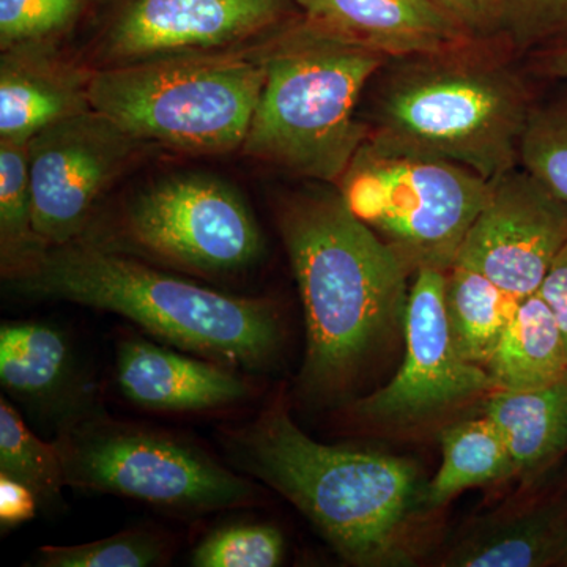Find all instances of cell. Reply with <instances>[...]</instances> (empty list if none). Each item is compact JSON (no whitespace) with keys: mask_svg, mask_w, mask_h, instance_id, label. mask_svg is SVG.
<instances>
[{"mask_svg":"<svg viewBox=\"0 0 567 567\" xmlns=\"http://www.w3.org/2000/svg\"><path fill=\"white\" fill-rule=\"evenodd\" d=\"M518 166L567 208V92L533 104L522 134Z\"/></svg>","mask_w":567,"mask_h":567,"instance_id":"cell-25","label":"cell"},{"mask_svg":"<svg viewBox=\"0 0 567 567\" xmlns=\"http://www.w3.org/2000/svg\"><path fill=\"white\" fill-rule=\"evenodd\" d=\"M503 41L539 50L567 37V0H499Z\"/></svg>","mask_w":567,"mask_h":567,"instance_id":"cell-29","label":"cell"},{"mask_svg":"<svg viewBox=\"0 0 567 567\" xmlns=\"http://www.w3.org/2000/svg\"><path fill=\"white\" fill-rule=\"evenodd\" d=\"M561 566H567V554H566L565 559H563Z\"/></svg>","mask_w":567,"mask_h":567,"instance_id":"cell-34","label":"cell"},{"mask_svg":"<svg viewBox=\"0 0 567 567\" xmlns=\"http://www.w3.org/2000/svg\"><path fill=\"white\" fill-rule=\"evenodd\" d=\"M37 505H39V499H37L31 488L11 480L9 476L0 475V524H2V532L31 520L35 516Z\"/></svg>","mask_w":567,"mask_h":567,"instance_id":"cell-31","label":"cell"},{"mask_svg":"<svg viewBox=\"0 0 567 567\" xmlns=\"http://www.w3.org/2000/svg\"><path fill=\"white\" fill-rule=\"evenodd\" d=\"M567 244V208L527 171L492 183L487 204L456 260L483 271L518 300L537 292Z\"/></svg>","mask_w":567,"mask_h":567,"instance_id":"cell-13","label":"cell"},{"mask_svg":"<svg viewBox=\"0 0 567 567\" xmlns=\"http://www.w3.org/2000/svg\"><path fill=\"white\" fill-rule=\"evenodd\" d=\"M265 81L241 152L338 183L368 140L363 92L391 59L298 14L259 40Z\"/></svg>","mask_w":567,"mask_h":567,"instance_id":"cell-5","label":"cell"},{"mask_svg":"<svg viewBox=\"0 0 567 567\" xmlns=\"http://www.w3.org/2000/svg\"><path fill=\"white\" fill-rule=\"evenodd\" d=\"M115 364L123 395L155 412L223 409L251 394L248 380L230 365L174 352L141 338L123 339Z\"/></svg>","mask_w":567,"mask_h":567,"instance_id":"cell-15","label":"cell"},{"mask_svg":"<svg viewBox=\"0 0 567 567\" xmlns=\"http://www.w3.org/2000/svg\"><path fill=\"white\" fill-rule=\"evenodd\" d=\"M442 451V466L424 488V503L431 507L445 505L466 488L517 475L505 439L486 415L446 427Z\"/></svg>","mask_w":567,"mask_h":567,"instance_id":"cell-22","label":"cell"},{"mask_svg":"<svg viewBox=\"0 0 567 567\" xmlns=\"http://www.w3.org/2000/svg\"><path fill=\"white\" fill-rule=\"evenodd\" d=\"M6 282L29 300L125 317L167 344L230 368L262 369L281 347V319L268 298L219 292L84 237L48 248Z\"/></svg>","mask_w":567,"mask_h":567,"instance_id":"cell-2","label":"cell"},{"mask_svg":"<svg viewBox=\"0 0 567 567\" xmlns=\"http://www.w3.org/2000/svg\"><path fill=\"white\" fill-rule=\"evenodd\" d=\"M0 52V141L29 144L48 126L92 110V69L61 54L58 44Z\"/></svg>","mask_w":567,"mask_h":567,"instance_id":"cell-14","label":"cell"},{"mask_svg":"<svg viewBox=\"0 0 567 567\" xmlns=\"http://www.w3.org/2000/svg\"><path fill=\"white\" fill-rule=\"evenodd\" d=\"M275 216L303 301L301 388L309 398L331 401L352 390L404 322L413 275L338 189L284 194Z\"/></svg>","mask_w":567,"mask_h":567,"instance_id":"cell-1","label":"cell"},{"mask_svg":"<svg viewBox=\"0 0 567 567\" xmlns=\"http://www.w3.org/2000/svg\"><path fill=\"white\" fill-rule=\"evenodd\" d=\"M169 559V546L145 529H128L118 535L80 546L41 547L37 566L41 567H148Z\"/></svg>","mask_w":567,"mask_h":567,"instance_id":"cell-26","label":"cell"},{"mask_svg":"<svg viewBox=\"0 0 567 567\" xmlns=\"http://www.w3.org/2000/svg\"><path fill=\"white\" fill-rule=\"evenodd\" d=\"M535 51L537 73L551 80L567 81V37Z\"/></svg>","mask_w":567,"mask_h":567,"instance_id":"cell-33","label":"cell"},{"mask_svg":"<svg viewBox=\"0 0 567 567\" xmlns=\"http://www.w3.org/2000/svg\"><path fill=\"white\" fill-rule=\"evenodd\" d=\"M87 0H0V51L58 44L80 21Z\"/></svg>","mask_w":567,"mask_h":567,"instance_id":"cell-28","label":"cell"},{"mask_svg":"<svg viewBox=\"0 0 567 567\" xmlns=\"http://www.w3.org/2000/svg\"><path fill=\"white\" fill-rule=\"evenodd\" d=\"M486 416L505 439L517 475L544 472L567 454V377L532 390H494Z\"/></svg>","mask_w":567,"mask_h":567,"instance_id":"cell-19","label":"cell"},{"mask_svg":"<svg viewBox=\"0 0 567 567\" xmlns=\"http://www.w3.org/2000/svg\"><path fill=\"white\" fill-rule=\"evenodd\" d=\"M567 554V491L511 513L484 518L464 537L446 566H561Z\"/></svg>","mask_w":567,"mask_h":567,"instance_id":"cell-17","label":"cell"},{"mask_svg":"<svg viewBox=\"0 0 567 567\" xmlns=\"http://www.w3.org/2000/svg\"><path fill=\"white\" fill-rule=\"evenodd\" d=\"M446 271L413 274L405 309V358L398 374L374 394L354 402L358 421L413 424L494 391L483 365L458 352L445 308Z\"/></svg>","mask_w":567,"mask_h":567,"instance_id":"cell-12","label":"cell"},{"mask_svg":"<svg viewBox=\"0 0 567 567\" xmlns=\"http://www.w3.org/2000/svg\"><path fill=\"white\" fill-rule=\"evenodd\" d=\"M394 59L368 117L375 151L443 159L494 183L518 167L533 107L527 82L495 44Z\"/></svg>","mask_w":567,"mask_h":567,"instance_id":"cell-4","label":"cell"},{"mask_svg":"<svg viewBox=\"0 0 567 567\" xmlns=\"http://www.w3.org/2000/svg\"><path fill=\"white\" fill-rule=\"evenodd\" d=\"M264 81L256 41L237 50L92 70L89 100L93 111L145 145L226 155L244 147Z\"/></svg>","mask_w":567,"mask_h":567,"instance_id":"cell-6","label":"cell"},{"mask_svg":"<svg viewBox=\"0 0 567 567\" xmlns=\"http://www.w3.org/2000/svg\"><path fill=\"white\" fill-rule=\"evenodd\" d=\"M33 227L28 144L0 141V270L3 281L47 251Z\"/></svg>","mask_w":567,"mask_h":567,"instance_id":"cell-23","label":"cell"},{"mask_svg":"<svg viewBox=\"0 0 567 567\" xmlns=\"http://www.w3.org/2000/svg\"><path fill=\"white\" fill-rule=\"evenodd\" d=\"M303 17L388 59L415 58L476 43L431 0H293Z\"/></svg>","mask_w":567,"mask_h":567,"instance_id":"cell-16","label":"cell"},{"mask_svg":"<svg viewBox=\"0 0 567 567\" xmlns=\"http://www.w3.org/2000/svg\"><path fill=\"white\" fill-rule=\"evenodd\" d=\"M55 445L66 486L140 499L186 516L251 506L259 491L199 447L163 432L74 417Z\"/></svg>","mask_w":567,"mask_h":567,"instance_id":"cell-8","label":"cell"},{"mask_svg":"<svg viewBox=\"0 0 567 567\" xmlns=\"http://www.w3.org/2000/svg\"><path fill=\"white\" fill-rule=\"evenodd\" d=\"M144 151V142L93 110L33 136L28 144L33 227L47 248L87 233L95 205Z\"/></svg>","mask_w":567,"mask_h":567,"instance_id":"cell-11","label":"cell"},{"mask_svg":"<svg viewBox=\"0 0 567 567\" xmlns=\"http://www.w3.org/2000/svg\"><path fill=\"white\" fill-rule=\"evenodd\" d=\"M484 369L494 390H532L566 379L565 338L539 293L520 301Z\"/></svg>","mask_w":567,"mask_h":567,"instance_id":"cell-20","label":"cell"},{"mask_svg":"<svg viewBox=\"0 0 567 567\" xmlns=\"http://www.w3.org/2000/svg\"><path fill=\"white\" fill-rule=\"evenodd\" d=\"M336 189L413 275L424 267L447 271L456 262L492 183L458 164L363 144Z\"/></svg>","mask_w":567,"mask_h":567,"instance_id":"cell-7","label":"cell"},{"mask_svg":"<svg viewBox=\"0 0 567 567\" xmlns=\"http://www.w3.org/2000/svg\"><path fill=\"white\" fill-rule=\"evenodd\" d=\"M0 475L24 484L41 505H51L66 486L61 453L25 425L7 399L0 401Z\"/></svg>","mask_w":567,"mask_h":567,"instance_id":"cell-24","label":"cell"},{"mask_svg":"<svg viewBox=\"0 0 567 567\" xmlns=\"http://www.w3.org/2000/svg\"><path fill=\"white\" fill-rule=\"evenodd\" d=\"M522 300L473 265L456 260L446 271L445 308L458 352L486 365Z\"/></svg>","mask_w":567,"mask_h":567,"instance_id":"cell-21","label":"cell"},{"mask_svg":"<svg viewBox=\"0 0 567 567\" xmlns=\"http://www.w3.org/2000/svg\"><path fill=\"white\" fill-rule=\"evenodd\" d=\"M224 443L238 468L292 503L350 565L410 559L413 518L424 503L412 462L316 442L282 394L251 423L227 429Z\"/></svg>","mask_w":567,"mask_h":567,"instance_id":"cell-3","label":"cell"},{"mask_svg":"<svg viewBox=\"0 0 567 567\" xmlns=\"http://www.w3.org/2000/svg\"><path fill=\"white\" fill-rule=\"evenodd\" d=\"M282 533L274 525L237 524L215 529L194 548L196 567H275L284 559Z\"/></svg>","mask_w":567,"mask_h":567,"instance_id":"cell-27","label":"cell"},{"mask_svg":"<svg viewBox=\"0 0 567 567\" xmlns=\"http://www.w3.org/2000/svg\"><path fill=\"white\" fill-rule=\"evenodd\" d=\"M84 238L203 278L245 274L264 254L244 196L203 174L152 183L126 203L110 237Z\"/></svg>","mask_w":567,"mask_h":567,"instance_id":"cell-9","label":"cell"},{"mask_svg":"<svg viewBox=\"0 0 567 567\" xmlns=\"http://www.w3.org/2000/svg\"><path fill=\"white\" fill-rule=\"evenodd\" d=\"M0 380L11 398L40 412L81 416L78 371L66 336L41 322L0 328Z\"/></svg>","mask_w":567,"mask_h":567,"instance_id":"cell-18","label":"cell"},{"mask_svg":"<svg viewBox=\"0 0 567 567\" xmlns=\"http://www.w3.org/2000/svg\"><path fill=\"white\" fill-rule=\"evenodd\" d=\"M293 7V0H110L82 62L100 70L237 50L295 17Z\"/></svg>","mask_w":567,"mask_h":567,"instance_id":"cell-10","label":"cell"},{"mask_svg":"<svg viewBox=\"0 0 567 567\" xmlns=\"http://www.w3.org/2000/svg\"><path fill=\"white\" fill-rule=\"evenodd\" d=\"M537 293L554 312L567 349V244L555 257Z\"/></svg>","mask_w":567,"mask_h":567,"instance_id":"cell-32","label":"cell"},{"mask_svg":"<svg viewBox=\"0 0 567 567\" xmlns=\"http://www.w3.org/2000/svg\"><path fill=\"white\" fill-rule=\"evenodd\" d=\"M431 2L473 39L503 41L499 0H431Z\"/></svg>","mask_w":567,"mask_h":567,"instance_id":"cell-30","label":"cell"}]
</instances>
